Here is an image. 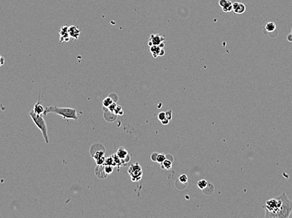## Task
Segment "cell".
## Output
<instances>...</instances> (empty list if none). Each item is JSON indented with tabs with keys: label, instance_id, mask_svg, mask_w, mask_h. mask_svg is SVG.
<instances>
[{
	"label": "cell",
	"instance_id": "obj_1",
	"mask_svg": "<svg viewBox=\"0 0 292 218\" xmlns=\"http://www.w3.org/2000/svg\"><path fill=\"white\" fill-rule=\"evenodd\" d=\"M263 207L265 211V217L288 218L292 213V202L285 192L267 200Z\"/></svg>",
	"mask_w": 292,
	"mask_h": 218
},
{
	"label": "cell",
	"instance_id": "obj_2",
	"mask_svg": "<svg viewBox=\"0 0 292 218\" xmlns=\"http://www.w3.org/2000/svg\"><path fill=\"white\" fill-rule=\"evenodd\" d=\"M49 113H55L60 115L63 118V119H71L76 121L78 120L76 110L73 108H61L56 106H50L45 108L43 115L46 116Z\"/></svg>",
	"mask_w": 292,
	"mask_h": 218
},
{
	"label": "cell",
	"instance_id": "obj_3",
	"mask_svg": "<svg viewBox=\"0 0 292 218\" xmlns=\"http://www.w3.org/2000/svg\"><path fill=\"white\" fill-rule=\"evenodd\" d=\"M29 115L37 128L41 131L45 143H49V140L47 134V127L45 121L43 118V114H37L33 110H32L30 111Z\"/></svg>",
	"mask_w": 292,
	"mask_h": 218
},
{
	"label": "cell",
	"instance_id": "obj_4",
	"mask_svg": "<svg viewBox=\"0 0 292 218\" xmlns=\"http://www.w3.org/2000/svg\"><path fill=\"white\" fill-rule=\"evenodd\" d=\"M165 42V38L159 34L153 33L151 35L148 45L151 47L153 45H159L161 43Z\"/></svg>",
	"mask_w": 292,
	"mask_h": 218
},
{
	"label": "cell",
	"instance_id": "obj_5",
	"mask_svg": "<svg viewBox=\"0 0 292 218\" xmlns=\"http://www.w3.org/2000/svg\"><path fill=\"white\" fill-rule=\"evenodd\" d=\"M59 35H60V42H69L71 37L69 36V32H68V27L67 26H64L61 27L59 31Z\"/></svg>",
	"mask_w": 292,
	"mask_h": 218
},
{
	"label": "cell",
	"instance_id": "obj_6",
	"mask_svg": "<svg viewBox=\"0 0 292 218\" xmlns=\"http://www.w3.org/2000/svg\"><path fill=\"white\" fill-rule=\"evenodd\" d=\"M232 10L235 14H242L246 10V7L243 3L240 2H234L232 3Z\"/></svg>",
	"mask_w": 292,
	"mask_h": 218
},
{
	"label": "cell",
	"instance_id": "obj_7",
	"mask_svg": "<svg viewBox=\"0 0 292 218\" xmlns=\"http://www.w3.org/2000/svg\"><path fill=\"white\" fill-rule=\"evenodd\" d=\"M68 32H69V36L71 39L76 40L78 39L80 35L81 30L78 27L72 25L68 27Z\"/></svg>",
	"mask_w": 292,
	"mask_h": 218
},
{
	"label": "cell",
	"instance_id": "obj_8",
	"mask_svg": "<svg viewBox=\"0 0 292 218\" xmlns=\"http://www.w3.org/2000/svg\"><path fill=\"white\" fill-rule=\"evenodd\" d=\"M129 170H131V172L130 173V175L132 176V177H134V178L140 176L141 174H142V170L139 165H133L130 167Z\"/></svg>",
	"mask_w": 292,
	"mask_h": 218
},
{
	"label": "cell",
	"instance_id": "obj_9",
	"mask_svg": "<svg viewBox=\"0 0 292 218\" xmlns=\"http://www.w3.org/2000/svg\"><path fill=\"white\" fill-rule=\"evenodd\" d=\"M161 49L159 45H153L150 47V52L154 58H157L159 56Z\"/></svg>",
	"mask_w": 292,
	"mask_h": 218
},
{
	"label": "cell",
	"instance_id": "obj_10",
	"mask_svg": "<svg viewBox=\"0 0 292 218\" xmlns=\"http://www.w3.org/2000/svg\"><path fill=\"white\" fill-rule=\"evenodd\" d=\"M33 111L37 114H43L45 111V108L40 103V99H39L38 102L34 105Z\"/></svg>",
	"mask_w": 292,
	"mask_h": 218
},
{
	"label": "cell",
	"instance_id": "obj_11",
	"mask_svg": "<svg viewBox=\"0 0 292 218\" xmlns=\"http://www.w3.org/2000/svg\"><path fill=\"white\" fill-rule=\"evenodd\" d=\"M276 29V25L274 22H272V21H269V22L267 23L265 25V30L268 32H275Z\"/></svg>",
	"mask_w": 292,
	"mask_h": 218
},
{
	"label": "cell",
	"instance_id": "obj_12",
	"mask_svg": "<svg viewBox=\"0 0 292 218\" xmlns=\"http://www.w3.org/2000/svg\"><path fill=\"white\" fill-rule=\"evenodd\" d=\"M117 156L119 157L121 159H124V158H126V157L128 155V152L126 150H125L123 148H120L119 150L117 151Z\"/></svg>",
	"mask_w": 292,
	"mask_h": 218
},
{
	"label": "cell",
	"instance_id": "obj_13",
	"mask_svg": "<svg viewBox=\"0 0 292 218\" xmlns=\"http://www.w3.org/2000/svg\"><path fill=\"white\" fill-rule=\"evenodd\" d=\"M222 10L225 12V13H228V12L231 11L232 10V3L231 1L229 0L228 2L227 3V4L224 6V7H222Z\"/></svg>",
	"mask_w": 292,
	"mask_h": 218
},
{
	"label": "cell",
	"instance_id": "obj_14",
	"mask_svg": "<svg viewBox=\"0 0 292 218\" xmlns=\"http://www.w3.org/2000/svg\"><path fill=\"white\" fill-rule=\"evenodd\" d=\"M208 184V182L207 180H200V181L198 182V187H199L200 189L203 190L206 187L207 185Z\"/></svg>",
	"mask_w": 292,
	"mask_h": 218
},
{
	"label": "cell",
	"instance_id": "obj_15",
	"mask_svg": "<svg viewBox=\"0 0 292 218\" xmlns=\"http://www.w3.org/2000/svg\"><path fill=\"white\" fill-rule=\"evenodd\" d=\"M113 102L112 99L110 98V97H108V98H105L103 101V105L106 108H108V106H109L110 105H111V104H112Z\"/></svg>",
	"mask_w": 292,
	"mask_h": 218
},
{
	"label": "cell",
	"instance_id": "obj_16",
	"mask_svg": "<svg viewBox=\"0 0 292 218\" xmlns=\"http://www.w3.org/2000/svg\"><path fill=\"white\" fill-rule=\"evenodd\" d=\"M104 170L105 173L107 174H110L111 173H112L113 171V165H105V166L104 167Z\"/></svg>",
	"mask_w": 292,
	"mask_h": 218
},
{
	"label": "cell",
	"instance_id": "obj_17",
	"mask_svg": "<svg viewBox=\"0 0 292 218\" xmlns=\"http://www.w3.org/2000/svg\"><path fill=\"white\" fill-rule=\"evenodd\" d=\"M104 155H105L104 152L100 150V151L96 152L94 154V155H93V158H95V160H96L98 159V158H101L102 157H103Z\"/></svg>",
	"mask_w": 292,
	"mask_h": 218
},
{
	"label": "cell",
	"instance_id": "obj_18",
	"mask_svg": "<svg viewBox=\"0 0 292 218\" xmlns=\"http://www.w3.org/2000/svg\"><path fill=\"white\" fill-rule=\"evenodd\" d=\"M162 165H163V167H164V168H165V169H166L167 170L170 169L172 167L171 162L168 160H166V159L163 162V163L162 164Z\"/></svg>",
	"mask_w": 292,
	"mask_h": 218
},
{
	"label": "cell",
	"instance_id": "obj_19",
	"mask_svg": "<svg viewBox=\"0 0 292 218\" xmlns=\"http://www.w3.org/2000/svg\"><path fill=\"white\" fill-rule=\"evenodd\" d=\"M165 160H166V156L164 154H160L157 155L156 162H157L158 163L162 164L163 163V162Z\"/></svg>",
	"mask_w": 292,
	"mask_h": 218
},
{
	"label": "cell",
	"instance_id": "obj_20",
	"mask_svg": "<svg viewBox=\"0 0 292 218\" xmlns=\"http://www.w3.org/2000/svg\"><path fill=\"white\" fill-rule=\"evenodd\" d=\"M105 165H115V163L112 157H108L105 158Z\"/></svg>",
	"mask_w": 292,
	"mask_h": 218
},
{
	"label": "cell",
	"instance_id": "obj_21",
	"mask_svg": "<svg viewBox=\"0 0 292 218\" xmlns=\"http://www.w3.org/2000/svg\"><path fill=\"white\" fill-rule=\"evenodd\" d=\"M112 158L114 161V163L115 165H119L121 164V158H120L119 157L117 156V154H115L112 155Z\"/></svg>",
	"mask_w": 292,
	"mask_h": 218
},
{
	"label": "cell",
	"instance_id": "obj_22",
	"mask_svg": "<svg viewBox=\"0 0 292 218\" xmlns=\"http://www.w3.org/2000/svg\"><path fill=\"white\" fill-rule=\"evenodd\" d=\"M179 181L182 182V183H187L188 182V177L186 175H185V174H183V175H181V176L179 177Z\"/></svg>",
	"mask_w": 292,
	"mask_h": 218
},
{
	"label": "cell",
	"instance_id": "obj_23",
	"mask_svg": "<svg viewBox=\"0 0 292 218\" xmlns=\"http://www.w3.org/2000/svg\"><path fill=\"white\" fill-rule=\"evenodd\" d=\"M96 164H97L98 165H102L105 164V158L103 156L100 158H98V159H97V160H96Z\"/></svg>",
	"mask_w": 292,
	"mask_h": 218
},
{
	"label": "cell",
	"instance_id": "obj_24",
	"mask_svg": "<svg viewBox=\"0 0 292 218\" xmlns=\"http://www.w3.org/2000/svg\"><path fill=\"white\" fill-rule=\"evenodd\" d=\"M117 105L116 104L115 102H113L112 104H111V105H110V106H108V110H109L111 112V113H113L114 110H115V108H116V107H117Z\"/></svg>",
	"mask_w": 292,
	"mask_h": 218
},
{
	"label": "cell",
	"instance_id": "obj_25",
	"mask_svg": "<svg viewBox=\"0 0 292 218\" xmlns=\"http://www.w3.org/2000/svg\"><path fill=\"white\" fill-rule=\"evenodd\" d=\"M157 117H158V119H159L160 121H162L166 118V113H164V112H161V113H159V114H158Z\"/></svg>",
	"mask_w": 292,
	"mask_h": 218
},
{
	"label": "cell",
	"instance_id": "obj_26",
	"mask_svg": "<svg viewBox=\"0 0 292 218\" xmlns=\"http://www.w3.org/2000/svg\"><path fill=\"white\" fill-rule=\"evenodd\" d=\"M166 118L169 120H171L172 119V111L171 110H169L166 112Z\"/></svg>",
	"mask_w": 292,
	"mask_h": 218
},
{
	"label": "cell",
	"instance_id": "obj_27",
	"mask_svg": "<svg viewBox=\"0 0 292 218\" xmlns=\"http://www.w3.org/2000/svg\"><path fill=\"white\" fill-rule=\"evenodd\" d=\"M229 0H219V4L220 5V7L222 8L224 7V6L227 4V3L228 2Z\"/></svg>",
	"mask_w": 292,
	"mask_h": 218
},
{
	"label": "cell",
	"instance_id": "obj_28",
	"mask_svg": "<svg viewBox=\"0 0 292 218\" xmlns=\"http://www.w3.org/2000/svg\"><path fill=\"white\" fill-rule=\"evenodd\" d=\"M122 110V107L120 106H118V105H117V107H116V108H115V110H114V111H113V113H114L115 114H119V112H120L121 110Z\"/></svg>",
	"mask_w": 292,
	"mask_h": 218
},
{
	"label": "cell",
	"instance_id": "obj_29",
	"mask_svg": "<svg viewBox=\"0 0 292 218\" xmlns=\"http://www.w3.org/2000/svg\"><path fill=\"white\" fill-rule=\"evenodd\" d=\"M157 155H158V154H157V153H153L151 155V159L154 162H156Z\"/></svg>",
	"mask_w": 292,
	"mask_h": 218
},
{
	"label": "cell",
	"instance_id": "obj_30",
	"mask_svg": "<svg viewBox=\"0 0 292 218\" xmlns=\"http://www.w3.org/2000/svg\"><path fill=\"white\" fill-rule=\"evenodd\" d=\"M161 121V123H162L163 124H164V125H166V124H167L169 123V120L168 119H167V118H166L165 119H164L163 120Z\"/></svg>",
	"mask_w": 292,
	"mask_h": 218
},
{
	"label": "cell",
	"instance_id": "obj_31",
	"mask_svg": "<svg viewBox=\"0 0 292 218\" xmlns=\"http://www.w3.org/2000/svg\"><path fill=\"white\" fill-rule=\"evenodd\" d=\"M164 55H165V51H164V49H161V52H160L159 56H160V57H163V56H164Z\"/></svg>",
	"mask_w": 292,
	"mask_h": 218
},
{
	"label": "cell",
	"instance_id": "obj_32",
	"mask_svg": "<svg viewBox=\"0 0 292 218\" xmlns=\"http://www.w3.org/2000/svg\"><path fill=\"white\" fill-rule=\"evenodd\" d=\"M287 39H288V41L292 42V35H291V33L289 34V35L287 36Z\"/></svg>",
	"mask_w": 292,
	"mask_h": 218
},
{
	"label": "cell",
	"instance_id": "obj_33",
	"mask_svg": "<svg viewBox=\"0 0 292 218\" xmlns=\"http://www.w3.org/2000/svg\"><path fill=\"white\" fill-rule=\"evenodd\" d=\"M123 114V111H122V110H121V111L119 112V114H119V115H122Z\"/></svg>",
	"mask_w": 292,
	"mask_h": 218
},
{
	"label": "cell",
	"instance_id": "obj_34",
	"mask_svg": "<svg viewBox=\"0 0 292 218\" xmlns=\"http://www.w3.org/2000/svg\"><path fill=\"white\" fill-rule=\"evenodd\" d=\"M1 58H2V57H1V55H0V60H1Z\"/></svg>",
	"mask_w": 292,
	"mask_h": 218
},
{
	"label": "cell",
	"instance_id": "obj_35",
	"mask_svg": "<svg viewBox=\"0 0 292 218\" xmlns=\"http://www.w3.org/2000/svg\"><path fill=\"white\" fill-rule=\"evenodd\" d=\"M291 35H292V33H291Z\"/></svg>",
	"mask_w": 292,
	"mask_h": 218
}]
</instances>
